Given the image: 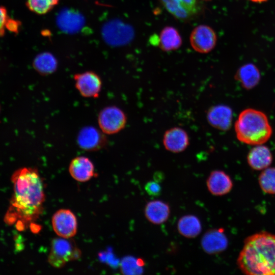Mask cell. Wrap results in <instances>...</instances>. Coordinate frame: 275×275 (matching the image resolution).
<instances>
[{"label": "cell", "instance_id": "603a6c76", "mask_svg": "<svg viewBox=\"0 0 275 275\" xmlns=\"http://www.w3.org/2000/svg\"><path fill=\"white\" fill-rule=\"evenodd\" d=\"M59 2V0H26V5L32 12L43 15L51 10Z\"/></svg>", "mask_w": 275, "mask_h": 275}, {"label": "cell", "instance_id": "44dd1931", "mask_svg": "<svg viewBox=\"0 0 275 275\" xmlns=\"http://www.w3.org/2000/svg\"><path fill=\"white\" fill-rule=\"evenodd\" d=\"M34 69L40 74L46 75L54 72L57 68V61L49 52L38 54L33 62Z\"/></svg>", "mask_w": 275, "mask_h": 275}, {"label": "cell", "instance_id": "6da1fadb", "mask_svg": "<svg viewBox=\"0 0 275 275\" xmlns=\"http://www.w3.org/2000/svg\"><path fill=\"white\" fill-rule=\"evenodd\" d=\"M13 195L6 213V222H28L37 218L45 201L43 184L37 170L22 168L11 177Z\"/></svg>", "mask_w": 275, "mask_h": 275}, {"label": "cell", "instance_id": "d4e9b609", "mask_svg": "<svg viewBox=\"0 0 275 275\" xmlns=\"http://www.w3.org/2000/svg\"><path fill=\"white\" fill-rule=\"evenodd\" d=\"M145 189L147 193L152 197H158L161 193V187L158 182L150 181L145 185Z\"/></svg>", "mask_w": 275, "mask_h": 275}, {"label": "cell", "instance_id": "9c48e42d", "mask_svg": "<svg viewBox=\"0 0 275 275\" xmlns=\"http://www.w3.org/2000/svg\"><path fill=\"white\" fill-rule=\"evenodd\" d=\"M76 89L85 98H96L101 89L102 81L99 76L93 71H86L74 75Z\"/></svg>", "mask_w": 275, "mask_h": 275}, {"label": "cell", "instance_id": "f1b7e54d", "mask_svg": "<svg viewBox=\"0 0 275 275\" xmlns=\"http://www.w3.org/2000/svg\"><path fill=\"white\" fill-rule=\"evenodd\" d=\"M250 1L253 2H255V3H261V2H265L267 0H250Z\"/></svg>", "mask_w": 275, "mask_h": 275}, {"label": "cell", "instance_id": "8fae6325", "mask_svg": "<svg viewBox=\"0 0 275 275\" xmlns=\"http://www.w3.org/2000/svg\"><path fill=\"white\" fill-rule=\"evenodd\" d=\"M209 124L217 129L226 131L228 130L232 121V111L224 104H218L209 108L206 114Z\"/></svg>", "mask_w": 275, "mask_h": 275}, {"label": "cell", "instance_id": "7a4b0ae2", "mask_svg": "<svg viewBox=\"0 0 275 275\" xmlns=\"http://www.w3.org/2000/svg\"><path fill=\"white\" fill-rule=\"evenodd\" d=\"M237 263L246 274L275 275V235L261 232L248 237Z\"/></svg>", "mask_w": 275, "mask_h": 275}, {"label": "cell", "instance_id": "cb8c5ba5", "mask_svg": "<svg viewBox=\"0 0 275 275\" xmlns=\"http://www.w3.org/2000/svg\"><path fill=\"white\" fill-rule=\"evenodd\" d=\"M122 271L125 274H141L143 271L138 260L132 257H127L123 260L121 264Z\"/></svg>", "mask_w": 275, "mask_h": 275}, {"label": "cell", "instance_id": "9a60e30c", "mask_svg": "<svg viewBox=\"0 0 275 275\" xmlns=\"http://www.w3.org/2000/svg\"><path fill=\"white\" fill-rule=\"evenodd\" d=\"M69 172L71 177L78 182L88 181L94 174V164L88 157L77 156L71 161Z\"/></svg>", "mask_w": 275, "mask_h": 275}, {"label": "cell", "instance_id": "ffe728a7", "mask_svg": "<svg viewBox=\"0 0 275 275\" xmlns=\"http://www.w3.org/2000/svg\"><path fill=\"white\" fill-rule=\"evenodd\" d=\"M177 230L179 234L184 237L195 238L201 232V223L199 218L194 215H185L178 220Z\"/></svg>", "mask_w": 275, "mask_h": 275}, {"label": "cell", "instance_id": "484cf974", "mask_svg": "<svg viewBox=\"0 0 275 275\" xmlns=\"http://www.w3.org/2000/svg\"><path fill=\"white\" fill-rule=\"evenodd\" d=\"M9 18L6 8L0 6V37L5 34L6 30V23Z\"/></svg>", "mask_w": 275, "mask_h": 275}, {"label": "cell", "instance_id": "30bf717a", "mask_svg": "<svg viewBox=\"0 0 275 275\" xmlns=\"http://www.w3.org/2000/svg\"><path fill=\"white\" fill-rule=\"evenodd\" d=\"M162 143L167 150L172 153H180L188 146L189 136L184 129L179 127H172L164 132Z\"/></svg>", "mask_w": 275, "mask_h": 275}, {"label": "cell", "instance_id": "5bb4252c", "mask_svg": "<svg viewBox=\"0 0 275 275\" xmlns=\"http://www.w3.org/2000/svg\"><path fill=\"white\" fill-rule=\"evenodd\" d=\"M77 140L81 149L88 151L100 149L106 142L105 138L102 133L91 126L82 128L78 133Z\"/></svg>", "mask_w": 275, "mask_h": 275}, {"label": "cell", "instance_id": "4fadbf2b", "mask_svg": "<svg viewBox=\"0 0 275 275\" xmlns=\"http://www.w3.org/2000/svg\"><path fill=\"white\" fill-rule=\"evenodd\" d=\"M209 191L213 195L221 196L230 191L233 182L230 176L221 170L212 171L206 180Z\"/></svg>", "mask_w": 275, "mask_h": 275}, {"label": "cell", "instance_id": "3957f363", "mask_svg": "<svg viewBox=\"0 0 275 275\" xmlns=\"http://www.w3.org/2000/svg\"><path fill=\"white\" fill-rule=\"evenodd\" d=\"M234 128L237 139L250 145L264 144L272 133L266 115L253 108L245 109L240 113Z\"/></svg>", "mask_w": 275, "mask_h": 275}, {"label": "cell", "instance_id": "2e32d148", "mask_svg": "<svg viewBox=\"0 0 275 275\" xmlns=\"http://www.w3.org/2000/svg\"><path fill=\"white\" fill-rule=\"evenodd\" d=\"M144 213L149 222L154 225H160L168 219L170 208L168 203L162 201L153 200L147 203Z\"/></svg>", "mask_w": 275, "mask_h": 275}, {"label": "cell", "instance_id": "d6986e66", "mask_svg": "<svg viewBox=\"0 0 275 275\" xmlns=\"http://www.w3.org/2000/svg\"><path fill=\"white\" fill-rule=\"evenodd\" d=\"M157 44L163 51H170L178 49L182 44L179 32L173 26L164 27L157 39Z\"/></svg>", "mask_w": 275, "mask_h": 275}, {"label": "cell", "instance_id": "e0dca14e", "mask_svg": "<svg viewBox=\"0 0 275 275\" xmlns=\"http://www.w3.org/2000/svg\"><path fill=\"white\" fill-rule=\"evenodd\" d=\"M272 160V156L269 148L262 145H256L250 150L247 156L249 164L255 170H263L269 167Z\"/></svg>", "mask_w": 275, "mask_h": 275}, {"label": "cell", "instance_id": "83f0119b", "mask_svg": "<svg viewBox=\"0 0 275 275\" xmlns=\"http://www.w3.org/2000/svg\"><path fill=\"white\" fill-rule=\"evenodd\" d=\"M164 176L161 173H157L154 175V179L155 181L157 182H161L163 180Z\"/></svg>", "mask_w": 275, "mask_h": 275}, {"label": "cell", "instance_id": "277c9868", "mask_svg": "<svg viewBox=\"0 0 275 275\" xmlns=\"http://www.w3.org/2000/svg\"><path fill=\"white\" fill-rule=\"evenodd\" d=\"M68 238L53 239L51 243L48 262L53 267H63L69 261L80 258L81 252Z\"/></svg>", "mask_w": 275, "mask_h": 275}, {"label": "cell", "instance_id": "5b68a950", "mask_svg": "<svg viewBox=\"0 0 275 275\" xmlns=\"http://www.w3.org/2000/svg\"><path fill=\"white\" fill-rule=\"evenodd\" d=\"M127 122L125 113L116 106L103 108L98 117V123L101 131L106 134H114L122 130Z\"/></svg>", "mask_w": 275, "mask_h": 275}, {"label": "cell", "instance_id": "ac0fdd59", "mask_svg": "<svg viewBox=\"0 0 275 275\" xmlns=\"http://www.w3.org/2000/svg\"><path fill=\"white\" fill-rule=\"evenodd\" d=\"M235 79L246 90L255 87L260 80V73L258 68L252 63L241 66L235 74Z\"/></svg>", "mask_w": 275, "mask_h": 275}, {"label": "cell", "instance_id": "52a82bcc", "mask_svg": "<svg viewBox=\"0 0 275 275\" xmlns=\"http://www.w3.org/2000/svg\"><path fill=\"white\" fill-rule=\"evenodd\" d=\"M189 40L190 45L195 51L201 53H207L215 47L217 37L211 27L201 24L193 30Z\"/></svg>", "mask_w": 275, "mask_h": 275}, {"label": "cell", "instance_id": "ba28073f", "mask_svg": "<svg viewBox=\"0 0 275 275\" xmlns=\"http://www.w3.org/2000/svg\"><path fill=\"white\" fill-rule=\"evenodd\" d=\"M51 223L55 233L60 237L70 238L77 232V223L76 216L69 209H60L52 216Z\"/></svg>", "mask_w": 275, "mask_h": 275}, {"label": "cell", "instance_id": "4316f807", "mask_svg": "<svg viewBox=\"0 0 275 275\" xmlns=\"http://www.w3.org/2000/svg\"><path fill=\"white\" fill-rule=\"evenodd\" d=\"M20 26V22L12 18H9L6 23V29L16 33H17Z\"/></svg>", "mask_w": 275, "mask_h": 275}, {"label": "cell", "instance_id": "7402d4cb", "mask_svg": "<svg viewBox=\"0 0 275 275\" xmlns=\"http://www.w3.org/2000/svg\"><path fill=\"white\" fill-rule=\"evenodd\" d=\"M259 183L264 192L275 194V168L263 170L259 176Z\"/></svg>", "mask_w": 275, "mask_h": 275}, {"label": "cell", "instance_id": "8992f818", "mask_svg": "<svg viewBox=\"0 0 275 275\" xmlns=\"http://www.w3.org/2000/svg\"><path fill=\"white\" fill-rule=\"evenodd\" d=\"M166 10L182 21L193 19L199 14L201 7L198 0H160Z\"/></svg>", "mask_w": 275, "mask_h": 275}, {"label": "cell", "instance_id": "7c38bea8", "mask_svg": "<svg viewBox=\"0 0 275 275\" xmlns=\"http://www.w3.org/2000/svg\"><path fill=\"white\" fill-rule=\"evenodd\" d=\"M201 244L206 253L213 255L226 250L228 246V239L223 229H211L203 235Z\"/></svg>", "mask_w": 275, "mask_h": 275}]
</instances>
